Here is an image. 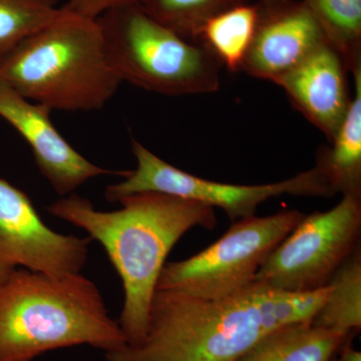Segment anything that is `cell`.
<instances>
[{
	"label": "cell",
	"instance_id": "obj_1",
	"mask_svg": "<svg viewBox=\"0 0 361 361\" xmlns=\"http://www.w3.org/2000/svg\"><path fill=\"white\" fill-rule=\"evenodd\" d=\"M329 286L287 293L252 284L217 300L157 290L140 343L106 353L108 361H236L273 330L311 322Z\"/></svg>",
	"mask_w": 361,
	"mask_h": 361
},
{
	"label": "cell",
	"instance_id": "obj_2",
	"mask_svg": "<svg viewBox=\"0 0 361 361\" xmlns=\"http://www.w3.org/2000/svg\"><path fill=\"white\" fill-rule=\"evenodd\" d=\"M118 203V210L104 212L73 193L54 202L47 211L89 233L104 247L125 293L118 324L127 345H135L146 334L169 253L193 228H215L217 218L211 207L156 192L130 195Z\"/></svg>",
	"mask_w": 361,
	"mask_h": 361
},
{
	"label": "cell",
	"instance_id": "obj_3",
	"mask_svg": "<svg viewBox=\"0 0 361 361\" xmlns=\"http://www.w3.org/2000/svg\"><path fill=\"white\" fill-rule=\"evenodd\" d=\"M89 345L104 353L127 339L96 284L16 268L0 284V361H33L56 349Z\"/></svg>",
	"mask_w": 361,
	"mask_h": 361
},
{
	"label": "cell",
	"instance_id": "obj_4",
	"mask_svg": "<svg viewBox=\"0 0 361 361\" xmlns=\"http://www.w3.org/2000/svg\"><path fill=\"white\" fill-rule=\"evenodd\" d=\"M0 82L51 111L102 110L122 82L111 68L97 20L61 6L0 65Z\"/></svg>",
	"mask_w": 361,
	"mask_h": 361
},
{
	"label": "cell",
	"instance_id": "obj_5",
	"mask_svg": "<svg viewBox=\"0 0 361 361\" xmlns=\"http://www.w3.org/2000/svg\"><path fill=\"white\" fill-rule=\"evenodd\" d=\"M97 21L106 59L121 82L166 96L219 90L222 66L212 54L161 25L141 6L111 9Z\"/></svg>",
	"mask_w": 361,
	"mask_h": 361
},
{
	"label": "cell",
	"instance_id": "obj_6",
	"mask_svg": "<svg viewBox=\"0 0 361 361\" xmlns=\"http://www.w3.org/2000/svg\"><path fill=\"white\" fill-rule=\"evenodd\" d=\"M297 210L235 221L219 240L205 250L177 262L166 263L157 290H173L217 300L238 294L253 284L271 252L302 220Z\"/></svg>",
	"mask_w": 361,
	"mask_h": 361
},
{
	"label": "cell",
	"instance_id": "obj_7",
	"mask_svg": "<svg viewBox=\"0 0 361 361\" xmlns=\"http://www.w3.org/2000/svg\"><path fill=\"white\" fill-rule=\"evenodd\" d=\"M361 197L344 195L326 212L304 216L259 268L254 285L310 293L324 288L360 246Z\"/></svg>",
	"mask_w": 361,
	"mask_h": 361
},
{
	"label": "cell",
	"instance_id": "obj_8",
	"mask_svg": "<svg viewBox=\"0 0 361 361\" xmlns=\"http://www.w3.org/2000/svg\"><path fill=\"white\" fill-rule=\"evenodd\" d=\"M137 166L125 171L123 180L106 187L104 197L111 203L144 192H156L220 208L231 222L255 216L261 204L274 197L292 195L305 197H332L334 192L317 169L304 171L280 182L262 185H237L214 182L185 172L171 165L132 140Z\"/></svg>",
	"mask_w": 361,
	"mask_h": 361
},
{
	"label": "cell",
	"instance_id": "obj_9",
	"mask_svg": "<svg viewBox=\"0 0 361 361\" xmlns=\"http://www.w3.org/2000/svg\"><path fill=\"white\" fill-rule=\"evenodd\" d=\"M90 241L51 230L27 194L0 179V261L54 276L75 274L87 262Z\"/></svg>",
	"mask_w": 361,
	"mask_h": 361
},
{
	"label": "cell",
	"instance_id": "obj_10",
	"mask_svg": "<svg viewBox=\"0 0 361 361\" xmlns=\"http://www.w3.org/2000/svg\"><path fill=\"white\" fill-rule=\"evenodd\" d=\"M51 111L0 82V116L27 142L37 168L56 193L68 196L94 178L123 173L99 167L80 155L54 127Z\"/></svg>",
	"mask_w": 361,
	"mask_h": 361
},
{
	"label": "cell",
	"instance_id": "obj_11",
	"mask_svg": "<svg viewBox=\"0 0 361 361\" xmlns=\"http://www.w3.org/2000/svg\"><path fill=\"white\" fill-rule=\"evenodd\" d=\"M259 16L242 71L274 82L326 42L301 0H258Z\"/></svg>",
	"mask_w": 361,
	"mask_h": 361
},
{
	"label": "cell",
	"instance_id": "obj_12",
	"mask_svg": "<svg viewBox=\"0 0 361 361\" xmlns=\"http://www.w3.org/2000/svg\"><path fill=\"white\" fill-rule=\"evenodd\" d=\"M345 61L325 42L298 66L275 80L292 104L331 141L343 122L353 92Z\"/></svg>",
	"mask_w": 361,
	"mask_h": 361
},
{
	"label": "cell",
	"instance_id": "obj_13",
	"mask_svg": "<svg viewBox=\"0 0 361 361\" xmlns=\"http://www.w3.org/2000/svg\"><path fill=\"white\" fill-rule=\"evenodd\" d=\"M350 73L353 80L350 106L330 146L318 153L315 168L334 195L361 197V65Z\"/></svg>",
	"mask_w": 361,
	"mask_h": 361
},
{
	"label": "cell",
	"instance_id": "obj_14",
	"mask_svg": "<svg viewBox=\"0 0 361 361\" xmlns=\"http://www.w3.org/2000/svg\"><path fill=\"white\" fill-rule=\"evenodd\" d=\"M351 334L357 332L291 323L273 330L236 361H329Z\"/></svg>",
	"mask_w": 361,
	"mask_h": 361
},
{
	"label": "cell",
	"instance_id": "obj_15",
	"mask_svg": "<svg viewBox=\"0 0 361 361\" xmlns=\"http://www.w3.org/2000/svg\"><path fill=\"white\" fill-rule=\"evenodd\" d=\"M258 4L239 2L214 14L202 25L199 42L221 66L231 73L242 71L257 26Z\"/></svg>",
	"mask_w": 361,
	"mask_h": 361
},
{
	"label": "cell",
	"instance_id": "obj_16",
	"mask_svg": "<svg viewBox=\"0 0 361 361\" xmlns=\"http://www.w3.org/2000/svg\"><path fill=\"white\" fill-rule=\"evenodd\" d=\"M329 292L311 320L314 326L336 331L358 332L361 329V247L334 273Z\"/></svg>",
	"mask_w": 361,
	"mask_h": 361
},
{
	"label": "cell",
	"instance_id": "obj_17",
	"mask_svg": "<svg viewBox=\"0 0 361 361\" xmlns=\"http://www.w3.org/2000/svg\"><path fill=\"white\" fill-rule=\"evenodd\" d=\"M349 73L361 65V0H301Z\"/></svg>",
	"mask_w": 361,
	"mask_h": 361
},
{
	"label": "cell",
	"instance_id": "obj_18",
	"mask_svg": "<svg viewBox=\"0 0 361 361\" xmlns=\"http://www.w3.org/2000/svg\"><path fill=\"white\" fill-rule=\"evenodd\" d=\"M59 0H0V65L37 30L61 13Z\"/></svg>",
	"mask_w": 361,
	"mask_h": 361
},
{
	"label": "cell",
	"instance_id": "obj_19",
	"mask_svg": "<svg viewBox=\"0 0 361 361\" xmlns=\"http://www.w3.org/2000/svg\"><path fill=\"white\" fill-rule=\"evenodd\" d=\"M245 0H142L140 6L152 18L185 39L196 42L207 20Z\"/></svg>",
	"mask_w": 361,
	"mask_h": 361
},
{
	"label": "cell",
	"instance_id": "obj_20",
	"mask_svg": "<svg viewBox=\"0 0 361 361\" xmlns=\"http://www.w3.org/2000/svg\"><path fill=\"white\" fill-rule=\"evenodd\" d=\"M142 0H68L66 4V11L84 16V18L97 20L104 13L118 7L140 6Z\"/></svg>",
	"mask_w": 361,
	"mask_h": 361
},
{
	"label": "cell",
	"instance_id": "obj_21",
	"mask_svg": "<svg viewBox=\"0 0 361 361\" xmlns=\"http://www.w3.org/2000/svg\"><path fill=\"white\" fill-rule=\"evenodd\" d=\"M355 336L356 334H351L329 361H361L360 351L353 345V337Z\"/></svg>",
	"mask_w": 361,
	"mask_h": 361
},
{
	"label": "cell",
	"instance_id": "obj_22",
	"mask_svg": "<svg viewBox=\"0 0 361 361\" xmlns=\"http://www.w3.org/2000/svg\"><path fill=\"white\" fill-rule=\"evenodd\" d=\"M14 269H16V268L13 267V266L7 265L6 263L0 261V284L6 281Z\"/></svg>",
	"mask_w": 361,
	"mask_h": 361
}]
</instances>
